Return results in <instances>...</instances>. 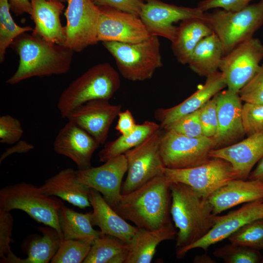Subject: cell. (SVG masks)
I'll return each mask as SVG.
<instances>
[{"label":"cell","instance_id":"obj_1","mask_svg":"<svg viewBox=\"0 0 263 263\" xmlns=\"http://www.w3.org/2000/svg\"><path fill=\"white\" fill-rule=\"evenodd\" d=\"M170 184L164 174L156 176L132 192L121 194L112 208L139 228L156 230L171 225Z\"/></svg>","mask_w":263,"mask_h":263},{"label":"cell","instance_id":"obj_2","mask_svg":"<svg viewBox=\"0 0 263 263\" xmlns=\"http://www.w3.org/2000/svg\"><path fill=\"white\" fill-rule=\"evenodd\" d=\"M10 47L19 56L15 73L6 81L15 85L35 76L62 75L71 67L74 52L63 44L48 42L32 33L16 38Z\"/></svg>","mask_w":263,"mask_h":263},{"label":"cell","instance_id":"obj_3","mask_svg":"<svg viewBox=\"0 0 263 263\" xmlns=\"http://www.w3.org/2000/svg\"><path fill=\"white\" fill-rule=\"evenodd\" d=\"M170 214L176 234V250L185 248L204 237L214 224L213 209L208 199L203 198L189 186L171 182Z\"/></svg>","mask_w":263,"mask_h":263},{"label":"cell","instance_id":"obj_4","mask_svg":"<svg viewBox=\"0 0 263 263\" xmlns=\"http://www.w3.org/2000/svg\"><path fill=\"white\" fill-rule=\"evenodd\" d=\"M121 85L119 73L108 62L94 65L64 90L57 107L61 116L67 118L78 106L97 99L110 100Z\"/></svg>","mask_w":263,"mask_h":263},{"label":"cell","instance_id":"obj_5","mask_svg":"<svg viewBox=\"0 0 263 263\" xmlns=\"http://www.w3.org/2000/svg\"><path fill=\"white\" fill-rule=\"evenodd\" d=\"M220 39L224 56L242 42L253 38L263 25V0L237 11L215 8L202 19Z\"/></svg>","mask_w":263,"mask_h":263},{"label":"cell","instance_id":"obj_6","mask_svg":"<svg viewBox=\"0 0 263 263\" xmlns=\"http://www.w3.org/2000/svg\"><path fill=\"white\" fill-rule=\"evenodd\" d=\"M64 205L62 199L43 194L39 187L27 182L6 186L0 189V209H19L32 219L55 229L63 239L58 212Z\"/></svg>","mask_w":263,"mask_h":263},{"label":"cell","instance_id":"obj_7","mask_svg":"<svg viewBox=\"0 0 263 263\" xmlns=\"http://www.w3.org/2000/svg\"><path fill=\"white\" fill-rule=\"evenodd\" d=\"M102 43L114 58L120 75L128 80L150 79L163 65L158 36H150L135 43L114 41Z\"/></svg>","mask_w":263,"mask_h":263},{"label":"cell","instance_id":"obj_8","mask_svg":"<svg viewBox=\"0 0 263 263\" xmlns=\"http://www.w3.org/2000/svg\"><path fill=\"white\" fill-rule=\"evenodd\" d=\"M163 132L160 128L140 144L125 153L128 173L122 185L121 194L129 193L164 174L165 167L160 150Z\"/></svg>","mask_w":263,"mask_h":263},{"label":"cell","instance_id":"obj_9","mask_svg":"<svg viewBox=\"0 0 263 263\" xmlns=\"http://www.w3.org/2000/svg\"><path fill=\"white\" fill-rule=\"evenodd\" d=\"M164 174L170 182L185 184L206 199L229 181L237 179L231 165L217 157H211L205 163L189 168L165 167Z\"/></svg>","mask_w":263,"mask_h":263},{"label":"cell","instance_id":"obj_10","mask_svg":"<svg viewBox=\"0 0 263 263\" xmlns=\"http://www.w3.org/2000/svg\"><path fill=\"white\" fill-rule=\"evenodd\" d=\"M164 131L160 150L167 168L187 169L200 165L211 158L209 152L216 148L212 138L189 137L171 130Z\"/></svg>","mask_w":263,"mask_h":263},{"label":"cell","instance_id":"obj_11","mask_svg":"<svg viewBox=\"0 0 263 263\" xmlns=\"http://www.w3.org/2000/svg\"><path fill=\"white\" fill-rule=\"evenodd\" d=\"M64 15L65 40L63 45L79 53L99 41L97 38L100 11L92 0H68Z\"/></svg>","mask_w":263,"mask_h":263},{"label":"cell","instance_id":"obj_12","mask_svg":"<svg viewBox=\"0 0 263 263\" xmlns=\"http://www.w3.org/2000/svg\"><path fill=\"white\" fill-rule=\"evenodd\" d=\"M263 59V44L252 38L235 47L224 56L219 69L227 89L239 93L259 69Z\"/></svg>","mask_w":263,"mask_h":263},{"label":"cell","instance_id":"obj_13","mask_svg":"<svg viewBox=\"0 0 263 263\" xmlns=\"http://www.w3.org/2000/svg\"><path fill=\"white\" fill-rule=\"evenodd\" d=\"M139 17L150 36L164 37L171 42L175 38L179 21L202 19L205 12L191 8L169 4L160 0H144Z\"/></svg>","mask_w":263,"mask_h":263},{"label":"cell","instance_id":"obj_14","mask_svg":"<svg viewBox=\"0 0 263 263\" xmlns=\"http://www.w3.org/2000/svg\"><path fill=\"white\" fill-rule=\"evenodd\" d=\"M263 218V199L244 204L239 208L224 215H216L214 224L208 232L195 243L176 250V257L183 258L190 250L202 248L206 251L208 247L227 238L245 224Z\"/></svg>","mask_w":263,"mask_h":263},{"label":"cell","instance_id":"obj_15","mask_svg":"<svg viewBox=\"0 0 263 263\" xmlns=\"http://www.w3.org/2000/svg\"><path fill=\"white\" fill-rule=\"evenodd\" d=\"M99 8V41L135 43L150 36L139 17L109 7Z\"/></svg>","mask_w":263,"mask_h":263},{"label":"cell","instance_id":"obj_16","mask_svg":"<svg viewBox=\"0 0 263 263\" xmlns=\"http://www.w3.org/2000/svg\"><path fill=\"white\" fill-rule=\"evenodd\" d=\"M104 163L98 167L76 170V172L80 182L100 192L113 207L121 195L123 178L128 170L127 162L124 154Z\"/></svg>","mask_w":263,"mask_h":263},{"label":"cell","instance_id":"obj_17","mask_svg":"<svg viewBox=\"0 0 263 263\" xmlns=\"http://www.w3.org/2000/svg\"><path fill=\"white\" fill-rule=\"evenodd\" d=\"M121 109L120 105L112 104L109 100L94 99L75 108L67 118L86 131L99 145H103L110 127Z\"/></svg>","mask_w":263,"mask_h":263},{"label":"cell","instance_id":"obj_18","mask_svg":"<svg viewBox=\"0 0 263 263\" xmlns=\"http://www.w3.org/2000/svg\"><path fill=\"white\" fill-rule=\"evenodd\" d=\"M218 125L212 138L216 149L236 143L245 134L242 120V100L239 93L227 90L216 95Z\"/></svg>","mask_w":263,"mask_h":263},{"label":"cell","instance_id":"obj_19","mask_svg":"<svg viewBox=\"0 0 263 263\" xmlns=\"http://www.w3.org/2000/svg\"><path fill=\"white\" fill-rule=\"evenodd\" d=\"M100 145L75 123L68 122L59 131L53 144L55 151L72 160L78 169L91 167L94 152Z\"/></svg>","mask_w":263,"mask_h":263},{"label":"cell","instance_id":"obj_20","mask_svg":"<svg viewBox=\"0 0 263 263\" xmlns=\"http://www.w3.org/2000/svg\"><path fill=\"white\" fill-rule=\"evenodd\" d=\"M209 156L227 161L231 165L237 179L247 180L254 166L263 157V132L248 136L228 146L213 149Z\"/></svg>","mask_w":263,"mask_h":263},{"label":"cell","instance_id":"obj_21","mask_svg":"<svg viewBox=\"0 0 263 263\" xmlns=\"http://www.w3.org/2000/svg\"><path fill=\"white\" fill-rule=\"evenodd\" d=\"M226 87L222 73L217 71L207 76L205 84L181 103L169 108L157 109L154 117L159 121L160 127L165 130L180 118L201 108Z\"/></svg>","mask_w":263,"mask_h":263},{"label":"cell","instance_id":"obj_22","mask_svg":"<svg viewBox=\"0 0 263 263\" xmlns=\"http://www.w3.org/2000/svg\"><path fill=\"white\" fill-rule=\"evenodd\" d=\"M31 19L35 23L34 35L52 43L63 44L65 27L60 20L64 9L63 2L57 0H30Z\"/></svg>","mask_w":263,"mask_h":263},{"label":"cell","instance_id":"obj_23","mask_svg":"<svg viewBox=\"0 0 263 263\" xmlns=\"http://www.w3.org/2000/svg\"><path fill=\"white\" fill-rule=\"evenodd\" d=\"M263 199V182L235 179L214 192L208 198L213 213L218 215L241 204Z\"/></svg>","mask_w":263,"mask_h":263},{"label":"cell","instance_id":"obj_24","mask_svg":"<svg viewBox=\"0 0 263 263\" xmlns=\"http://www.w3.org/2000/svg\"><path fill=\"white\" fill-rule=\"evenodd\" d=\"M91 189L90 201L93 208L92 222L98 226L102 234L116 237L129 244L138 228L128 223L105 201L98 191Z\"/></svg>","mask_w":263,"mask_h":263},{"label":"cell","instance_id":"obj_25","mask_svg":"<svg viewBox=\"0 0 263 263\" xmlns=\"http://www.w3.org/2000/svg\"><path fill=\"white\" fill-rule=\"evenodd\" d=\"M48 196H56L80 208L91 206V189L80 182L76 170L67 168L46 180L40 187Z\"/></svg>","mask_w":263,"mask_h":263},{"label":"cell","instance_id":"obj_26","mask_svg":"<svg viewBox=\"0 0 263 263\" xmlns=\"http://www.w3.org/2000/svg\"><path fill=\"white\" fill-rule=\"evenodd\" d=\"M177 232L173 224L156 230L139 228L131 242L125 263H150L158 244L174 239Z\"/></svg>","mask_w":263,"mask_h":263},{"label":"cell","instance_id":"obj_27","mask_svg":"<svg viewBox=\"0 0 263 263\" xmlns=\"http://www.w3.org/2000/svg\"><path fill=\"white\" fill-rule=\"evenodd\" d=\"M212 30L202 19H190L183 20L177 27L171 49L178 61L188 64L197 45L204 38L213 33Z\"/></svg>","mask_w":263,"mask_h":263},{"label":"cell","instance_id":"obj_28","mask_svg":"<svg viewBox=\"0 0 263 263\" xmlns=\"http://www.w3.org/2000/svg\"><path fill=\"white\" fill-rule=\"evenodd\" d=\"M92 212L79 213L64 205L59 209L58 219L63 239L80 241L92 245L102 234L93 228Z\"/></svg>","mask_w":263,"mask_h":263},{"label":"cell","instance_id":"obj_29","mask_svg":"<svg viewBox=\"0 0 263 263\" xmlns=\"http://www.w3.org/2000/svg\"><path fill=\"white\" fill-rule=\"evenodd\" d=\"M223 56L222 44L213 33L198 43L187 64L194 73L207 77L218 71Z\"/></svg>","mask_w":263,"mask_h":263},{"label":"cell","instance_id":"obj_30","mask_svg":"<svg viewBox=\"0 0 263 263\" xmlns=\"http://www.w3.org/2000/svg\"><path fill=\"white\" fill-rule=\"evenodd\" d=\"M157 123L146 121L137 124L135 130L128 135H121L117 139L105 144L98 153L99 160L105 162L107 160L125 154L127 151L136 147L146 138L160 128Z\"/></svg>","mask_w":263,"mask_h":263},{"label":"cell","instance_id":"obj_31","mask_svg":"<svg viewBox=\"0 0 263 263\" xmlns=\"http://www.w3.org/2000/svg\"><path fill=\"white\" fill-rule=\"evenodd\" d=\"M42 235L32 240L28 247L27 257L20 263H48L57 252L63 239L54 228L46 225L40 227Z\"/></svg>","mask_w":263,"mask_h":263},{"label":"cell","instance_id":"obj_32","mask_svg":"<svg viewBox=\"0 0 263 263\" xmlns=\"http://www.w3.org/2000/svg\"><path fill=\"white\" fill-rule=\"evenodd\" d=\"M128 244L114 236L101 234L93 242L84 263H110L117 255L128 249Z\"/></svg>","mask_w":263,"mask_h":263},{"label":"cell","instance_id":"obj_33","mask_svg":"<svg viewBox=\"0 0 263 263\" xmlns=\"http://www.w3.org/2000/svg\"><path fill=\"white\" fill-rule=\"evenodd\" d=\"M8 0H0V62L5 59L6 50L13 40L21 34L32 31L33 28L27 26L21 27L13 19Z\"/></svg>","mask_w":263,"mask_h":263},{"label":"cell","instance_id":"obj_34","mask_svg":"<svg viewBox=\"0 0 263 263\" xmlns=\"http://www.w3.org/2000/svg\"><path fill=\"white\" fill-rule=\"evenodd\" d=\"M227 239L232 244L263 249V218L245 224Z\"/></svg>","mask_w":263,"mask_h":263},{"label":"cell","instance_id":"obj_35","mask_svg":"<svg viewBox=\"0 0 263 263\" xmlns=\"http://www.w3.org/2000/svg\"><path fill=\"white\" fill-rule=\"evenodd\" d=\"M213 255L225 263H258L263 257L259 250L231 243L217 248Z\"/></svg>","mask_w":263,"mask_h":263},{"label":"cell","instance_id":"obj_36","mask_svg":"<svg viewBox=\"0 0 263 263\" xmlns=\"http://www.w3.org/2000/svg\"><path fill=\"white\" fill-rule=\"evenodd\" d=\"M91 245L78 240L62 239L51 263H83L89 253Z\"/></svg>","mask_w":263,"mask_h":263},{"label":"cell","instance_id":"obj_37","mask_svg":"<svg viewBox=\"0 0 263 263\" xmlns=\"http://www.w3.org/2000/svg\"><path fill=\"white\" fill-rule=\"evenodd\" d=\"M14 220L10 211L0 209V263H20L21 259L11 251L10 243Z\"/></svg>","mask_w":263,"mask_h":263},{"label":"cell","instance_id":"obj_38","mask_svg":"<svg viewBox=\"0 0 263 263\" xmlns=\"http://www.w3.org/2000/svg\"><path fill=\"white\" fill-rule=\"evenodd\" d=\"M165 130H171L189 137L204 136L200 120V109L175 121Z\"/></svg>","mask_w":263,"mask_h":263},{"label":"cell","instance_id":"obj_39","mask_svg":"<svg viewBox=\"0 0 263 263\" xmlns=\"http://www.w3.org/2000/svg\"><path fill=\"white\" fill-rule=\"evenodd\" d=\"M242 120L247 136L263 132V104L245 102L242 106Z\"/></svg>","mask_w":263,"mask_h":263},{"label":"cell","instance_id":"obj_40","mask_svg":"<svg viewBox=\"0 0 263 263\" xmlns=\"http://www.w3.org/2000/svg\"><path fill=\"white\" fill-rule=\"evenodd\" d=\"M242 101L263 104V64L251 79L239 91Z\"/></svg>","mask_w":263,"mask_h":263},{"label":"cell","instance_id":"obj_41","mask_svg":"<svg viewBox=\"0 0 263 263\" xmlns=\"http://www.w3.org/2000/svg\"><path fill=\"white\" fill-rule=\"evenodd\" d=\"M23 130L20 121L12 116L6 114L0 117V142L14 144L19 141Z\"/></svg>","mask_w":263,"mask_h":263},{"label":"cell","instance_id":"obj_42","mask_svg":"<svg viewBox=\"0 0 263 263\" xmlns=\"http://www.w3.org/2000/svg\"><path fill=\"white\" fill-rule=\"evenodd\" d=\"M200 117L204 135L213 138L216 134L218 125L217 100L215 95L200 108Z\"/></svg>","mask_w":263,"mask_h":263},{"label":"cell","instance_id":"obj_43","mask_svg":"<svg viewBox=\"0 0 263 263\" xmlns=\"http://www.w3.org/2000/svg\"><path fill=\"white\" fill-rule=\"evenodd\" d=\"M98 7L106 6L139 17L144 0H92Z\"/></svg>","mask_w":263,"mask_h":263},{"label":"cell","instance_id":"obj_44","mask_svg":"<svg viewBox=\"0 0 263 263\" xmlns=\"http://www.w3.org/2000/svg\"><path fill=\"white\" fill-rule=\"evenodd\" d=\"M252 0H203L199 2L197 7L203 12L215 8L226 11H237L249 4Z\"/></svg>","mask_w":263,"mask_h":263},{"label":"cell","instance_id":"obj_45","mask_svg":"<svg viewBox=\"0 0 263 263\" xmlns=\"http://www.w3.org/2000/svg\"><path fill=\"white\" fill-rule=\"evenodd\" d=\"M118 121L115 129L122 135H128L135 130L137 124L129 110L120 112L118 115Z\"/></svg>","mask_w":263,"mask_h":263},{"label":"cell","instance_id":"obj_46","mask_svg":"<svg viewBox=\"0 0 263 263\" xmlns=\"http://www.w3.org/2000/svg\"><path fill=\"white\" fill-rule=\"evenodd\" d=\"M34 146L25 141L19 140L13 146L7 148L0 157V163L8 156L14 153L27 152L33 150Z\"/></svg>","mask_w":263,"mask_h":263},{"label":"cell","instance_id":"obj_47","mask_svg":"<svg viewBox=\"0 0 263 263\" xmlns=\"http://www.w3.org/2000/svg\"><path fill=\"white\" fill-rule=\"evenodd\" d=\"M10 9L16 16L30 14L31 3L30 0H8Z\"/></svg>","mask_w":263,"mask_h":263},{"label":"cell","instance_id":"obj_48","mask_svg":"<svg viewBox=\"0 0 263 263\" xmlns=\"http://www.w3.org/2000/svg\"><path fill=\"white\" fill-rule=\"evenodd\" d=\"M248 179L259 180L263 182V157L257 163L255 169L251 171Z\"/></svg>","mask_w":263,"mask_h":263},{"label":"cell","instance_id":"obj_49","mask_svg":"<svg viewBox=\"0 0 263 263\" xmlns=\"http://www.w3.org/2000/svg\"><path fill=\"white\" fill-rule=\"evenodd\" d=\"M193 262L197 263H215L211 258L208 256L206 254H202L201 255H198L196 256Z\"/></svg>","mask_w":263,"mask_h":263},{"label":"cell","instance_id":"obj_50","mask_svg":"<svg viewBox=\"0 0 263 263\" xmlns=\"http://www.w3.org/2000/svg\"><path fill=\"white\" fill-rule=\"evenodd\" d=\"M59 0V1H61L62 2H67L68 0Z\"/></svg>","mask_w":263,"mask_h":263},{"label":"cell","instance_id":"obj_51","mask_svg":"<svg viewBox=\"0 0 263 263\" xmlns=\"http://www.w3.org/2000/svg\"><path fill=\"white\" fill-rule=\"evenodd\" d=\"M261 263H263V257H262V258Z\"/></svg>","mask_w":263,"mask_h":263}]
</instances>
